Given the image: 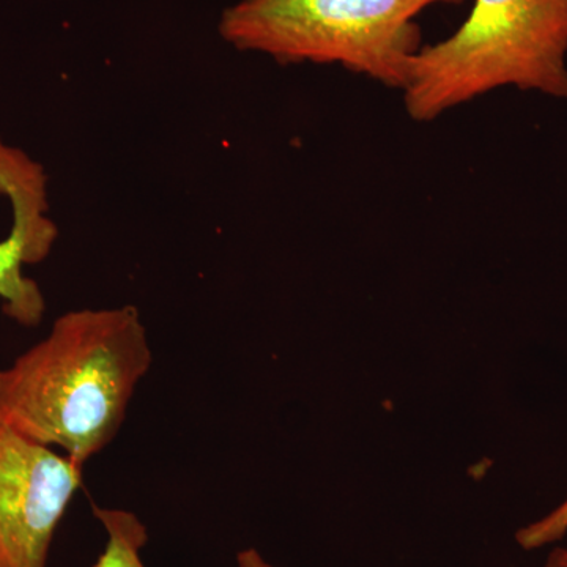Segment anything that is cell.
<instances>
[{"instance_id":"6da1fadb","label":"cell","mask_w":567,"mask_h":567,"mask_svg":"<svg viewBox=\"0 0 567 567\" xmlns=\"http://www.w3.org/2000/svg\"><path fill=\"white\" fill-rule=\"evenodd\" d=\"M152 364L136 306L69 311L0 369V413L84 468L114 442Z\"/></svg>"},{"instance_id":"7a4b0ae2","label":"cell","mask_w":567,"mask_h":567,"mask_svg":"<svg viewBox=\"0 0 567 567\" xmlns=\"http://www.w3.org/2000/svg\"><path fill=\"white\" fill-rule=\"evenodd\" d=\"M503 87L567 102V0H473L456 32L417 52L402 95L424 123Z\"/></svg>"},{"instance_id":"3957f363","label":"cell","mask_w":567,"mask_h":567,"mask_svg":"<svg viewBox=\"0 0 567 567\" xmlns=\"http://www.w3.org/2000/svg\"><path fill=\"white\" fill-rule=\"evenodd\" d=\"M465 0H238L219 33L235 50L281 65H339L404 91L423 32L416 20L435 6Z\"/></svg>"},{"instance_id":"277c9868","label":"cell","mask_w":567,"mask_h":567,"mask_svg":"<svg viewBox=\"0 0 567 567\" xmlns=\"http://www.w3.org/2000/svg\"><path fill=\"white\" fill-rule=\"evenodd\" d=\"M82 466L29 439L0 413V567H48L52 540L82 486Z\"/></svg>"},{"instance_id":"5b68a950","label":"cell","mask_w":567,"mask_h":567,"mask_svg":"<svg viewBox=\"0 0 567 567\" xmlns=\"http://www.w3.org/2000/svg\"><path fill=\"white\" fill-rule=\"evenodd\" d=\"M0 196L11 204L10 234L0 240V301L3 315L24 328L39 327L47 301L24 267L43 262L59 229L48 212V177L43 166L0 136Z\"/></svg>"},{"instance_id":"8992f818","label":"cell","mask_w":567,"mask_h":567,"mask_svg":"<svg viewBox=\"0 0 567 567\" xmlns=\"http://www.w3.org/2000/svg\"><path fill=\"white\" fill-rule=\"evenodd\" d=\"M93 516L106 533V544L93 567H147L142 550L148 543V529L133 511L93 506Z\"/></svg>"},{"instance_id":"52a82bcc","label":"cell","mask_w":567,"mask_h":567,"mask_svg":"<svg viewBox=\"0 0 567 567\" xmlns=\"http://www.w3.org/2000/svg\"><path fill=\"white\" fill-rule=\"evenodd\" d=\"M567 536V495L546 516L529 522L516 532L517 546L525 551L558 546Z\"/></svg>"},{"instance_id":"ba28073f","label":"cell","mask_w":567,"mask_h":567,"mask_svg":"<svg viewBox=\"0 0 567 567\" xmlns=\"http://www.w3.org/2000/svg\"><path fill=\"white\" fill-rule=\"evenodd\" d=\"M237 567H278L274 563L268 561L267 558L260 554L257 548H245V550L238 551L237 555Z\"/></svg>"},{"instance_id":"9c48e42d","label":"cell","mask_w":567,"mask_h":567,"mask_svg":"<svg viewBox=\"0 0 567 567\" xmlns=\"http://www.w3.org/2000/svg\"><path fill=\"white\" fill-rule=\"evenodd\" d=\"M544 567H567V547L554 546L548 551Z\"/></svg>"}]
</instances>
